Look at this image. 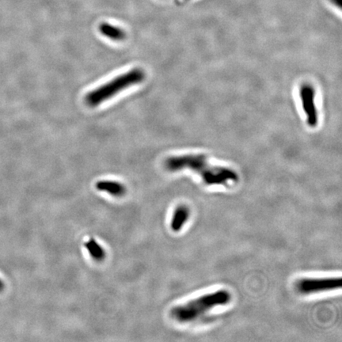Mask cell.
I'll list each match as a JSON object with an SVG mask.
<instances>
[{
    "instance_id": "5b68a950",
    "label": "cell",
    "mask_w": 342,
    "mask_h": 342,
    "mask_svg": "<svg viewBox=\"0 0 342 342\" xmlns=\"http://www.w3.org/2000/svg\"><path fill=\"white\" fill-rule=\"evenodd\" d=\"M301 104L306 115V123L316 128L318 123V112L316 103V89L310 84H302L300 90Z\"/></svg>"
},
{
    "instance_id": "9c48e42d",
    "label": "cell",
    "mask_w": 342,
    "mask_h": 342,
    "mask_svg": "<svg viewBox=\"0 0 342 342\" xmlns=\"http://www.w3.org/2000/svg\"><path fill=\"white\" fill-rule=\"evenodd\" d=\"M85 247L88 253L90 255L94 260H96L98 262H101L104 260L106 254L104 248L94 238H90L89 240L86 242Z\"/></svg>"
},
{
    "instance_id": "6da1fadb",
    "label": "cell",
    "mask_w": 342,
    "mask_h": 342,
    "mask_svg": "<svg viewBox=\"0 0 342 342\" xmlns=\"http://www.w3.org/2000/svg\"><path fill=\"white\" fill-rule=\"evenodd\" d=\"M164 166L170 172L182 170L194 171L208 186H226L238 180V175L234 170L214 165L203 154L170 156L164 162Z\"/></svg>"
},
{
    "instance_id": "8fae6325",
    "label": "cell",
    "mask_w": 342,
    "mask_h": 342,
    "mask_svg": "<svg viewBox=\"0 0 342 342\" xmlns=\"http://www.w3.org/2000/svg\"><path fill=\"white\" fill-rule=\"evenodd\" d=\"M4 288H5L4 282H2V280L0 279V292L4 291Z\"/></svg>"
},
{
    "instance_id": "277c9868",
    "label": "cell",
    "mask_w": 342,
    "mask_h": 342,
    "mask_svg": "<svg viewBox=\"0 0 342 342\" xmlns=\"http://www.w3.org/2000/svg\"><path fill=\"white\" fill-rule=\"evenodd\" d=\"M342 288V278H302L296 283V288L302 294L335 291Z\"/></svg>"
},
{
    "instance_id": "7c38bea8",
    "label": "cell",
    "mask_w": 342,
    "mask_h": 342,
    "mask_svg": "<svg viewBox=\"0 0 342 342\" xmlns=\"http://www.w3.org/2000/svg\"><path fill=\"white\" fill-rule=\"evenodd\" d=\"M183 1H184V0H183Z\"/></svg>"
},
{
    "instance_id": "52a82bcc",
    "label": "cell",
    "mask_w": 342,
    "mask_h": 342,
    "mask_svg": "<svg viewBox=\"0 0 342 342\" xmlns=\"http://www.w3.org/2000/svg\"><path fill=\"white\" fill-rule=\"evenodd\" d=\"M190 216V210L186 206L182 204L175 208L171 218V230L174 232H180L186 225Z\"/></svg>"
},
{
    "instance_id": "3957f363",
    "label": "cell",
    "mask_w": 342,
    "mask_h": 342,
    "mask_svg": "<svg viewBox=\"0 0 342 342\" xmlns=\"http://www.w3.org/2000/svg\"><path fill=\"white\" fill-rule=\"evenodd\" d=\"M144 78L145 72L142 69L138 68L131 69L130 72L118 76L110 82L89 92L86 96V102L89 106H98L126 88L140 84Z\"/></svg>"
},
{
    "instance_id": "30bf717a",
    "label": "cell",
    "mask_w": 342,
    "mask_h": 342,
    "mask_svg": "<svg viewBox=\"0 0 342 342\" xmlns=\"http://www.w3.org/2000/svg\"><path fill=\"white\" fill-rule=\"evenodd\" d=\"M331 1H332L336 6H338V8H340V6H342V0H331Z\"/></svg>"
},
{
    "instance_id": "ba28073f",
    "label": "cell",
    "mask_w": 342,
    "mask_h": 342,
    "mask_svg": "<svg viewBox=\"0 0 342 342\" xmlns=\"http://www.w3.org/2000/svg\"><path fill=\"white\" fill-rule=\"evenodd\" d=\"M99 31L104 36L116 42L124 40L126 38V32L122 28L108 23H102L101 25L99 26Z\"/></svg>"
},
{
    "instance_id": "8992f818",
    "label": "cell",
    "mask_w": 342,
    "mask_h": 342,
    "mask_svg": "<svg viewBox=\"0 0 342 342\" xmlns=\"http://www.w3.org/2000/svg\"><path fill=\"white\" fill-rule=\"evenodd\" d=\"M96 188L101 192H107L112 196L120 198L126 194V187L122 183L112 180H98L95 184Z\"/></svg>"
},
{
    "instance_id": "7a4b0ae2",
    "label": "cell",
    "mask_w": 342,
    "mask_h": 342,
    "mask_svg": "<svg viewBox=\"0 0 342 342\" xmlns=\"http://www.w3.org/2000/svg\"><path fill=\"white\" fill-rule=\"evenodd\" d=\"M230 300L232 294L228 290H217L174 306L170 310V316L179 323L192 322L212 310L213 308L225 306Z\"/></svg>"
}]
</instances>
